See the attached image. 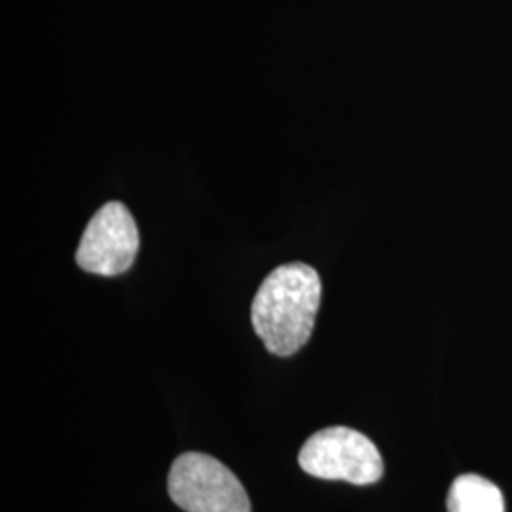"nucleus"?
<instances>
[{
  "instance_id": "obj_1",
  "label": "nucleus",
  "mask_w": 512,
  "mask_h": 512,
  "mask_svg": "<svg viewBox=\"0 0 512 512\" xmlns=\"http://www.w3.org/2000/svg\"><path fill=\"white\" fill-rule=\"evenodd\" d=\"M321 304V277L302 262L275 268L258 287L251 306L253 327L277 357H291L311 338Z\"/></svg>"
},
{
  "instance_id": "obj_2",
  "label": "nucleus",
  "mask_w": 512,
  "mask_h": 512,
  "mask_svg": "<svg viewBox=\"0 0 512 512\" xmlns=\"http://www.w3.org/2000/svg\"><path fill=\"white\" fill-rule=\"evenodd\" d=\"M167 490L186 512H251V499L238 476L202 452H186L173 461Z\"/></svg>"
},
{
  "instance_id": "obj_3",
  "label": "nucleus",
  "mask_w": 512,
  "mask_h": 512,
  "mask_svg": "<svg viewBox=\"0 0 512 512\" xmlns=\"http://www.w3.org/2000/svg\"><path fill=\"white\" fill-rule=\"evenodd\" d=\"M298 463L304 473L368 486L384 476V459L376 444L349 427H327L304 442Z\"/></svg>"
},
{
  "instance_id": "obj_4",
  "label": "nucleus",
  "mask_w": 512,
  "mask_h": 512,
  "mask_svg": "<svg viewBox=\"0 0 512 512\" xmlns=\"http://www.w3.org/2000/svg\"><path fill=\"white\" fill-rule=\"evenodd\" d=\"M139 251V230L124 203L110 202L93 215L84 230L76 264L90 274L112 275L128 272Z\"/></svg>"
},
{
  "instance_id": "obj_5",
  "label": "nucleus",
  "mask_w": 512,
  "mask_h": 512,
  "mask_svg": "<svg viewBox=\"0 0 512 512\" xmlns=\"http://www.w3.org/2000/svg\"><path fill=\"white\" fill-rule=\"evenodd\" d=\"M446 505L448 512H505L501 490L478 475L458 476L450 486Z\"/></svg>"
}]
</instances>
